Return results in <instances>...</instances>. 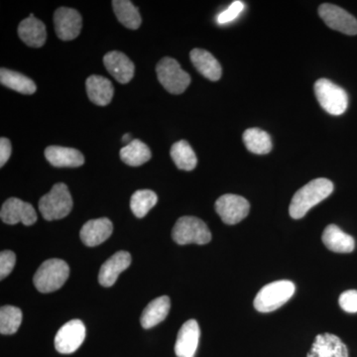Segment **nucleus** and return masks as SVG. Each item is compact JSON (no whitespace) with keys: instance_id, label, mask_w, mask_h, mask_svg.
I'll return each instance as SVG.
<instances>
[{"instance_id":"35","label":"nucleus","mask_w":357,"mask_h":357,"mask_svg":"<svg viewBox=\"0 0 357 357\" xmlns=\"http://www.w3.org/2000/svg\"><path fill=\"white\" fill-rule=\"evenodd\" d=\"M122 141H123V142H126L128 143V144H129V143L131 142V134H126V135L123 136V137H122Z\"/></svg>"},{"instance_id":"1","label":"nucleus","mask_w":357,"mask_h":357,"mask_svg":"<svg viewBox=\"0 0 357 357\" xmlns=\"http://www.w3.org/2000/svg\"><path fill=\"white\" fill-rule=\"evenodd\" d=\"M333 192L332 181L326 178H314L294 195L289 213L294 220H300L314 206L330 197Z\"/></svg>"},{"instance_id":"31","label":"nucleus","mask_w":357,"mask_h":357,"mask_svg":"<svg viewBox=\"0 0 357 357\" xmlns=\"http://www.w3.org/2000/svg\"><path fill=\"white\" fill-rule=\"evenodd\" d=\"M244 7H245V6H244L243 1L236 0V1L232 2L229 8L223 10L222 13L218 14L217 17L218 24H227V23L231 22V21L236 20L239 14L243 13Z\"/></svg>"},{"instance_id":"7","label":"nucleus","mask_w":357,"mask_h":357,"mask_svg":"<svg viewBox=\"0 0 357 357\" xmlns=\"http://www.w3.org/2000/svg\"><path fill=\"white\" fill-rule=\"evenodd\" d=\"M157 77L160 84L173 95L184 93L191 84V77L173 58H163L156 66Z\"/></svg>"},{"instance_id":"9","label":"nucleus","mask_w":357,"mask_h":357,"mask_svg":"<svg viewBox=\"0 0 357 357\" xmlns=\"http://www.w3.org/2000/svg\"><path fill=\"white\" fill-rule=\"evenodd\" d=\"M86 338V326L79 319H72L58 331L55 337V349L62 354L77 351Z\"/></svg>"},{"instance_id":"27","label":"nucleus","mask_w":357,"mask_h":357,"mask_svg":"<svg viewBox=\"0 0 357 357\" xmlns=\"http://www.w3.org/2000/svg\"><path fill=\"white\" fill-rule=\"evenodd\" d=\"M243 142L251 153L268 154L272 150V140L266 131L259 128L246 129L243 133Z\"/></svg>"},{"instance_id":"10","label":"nucleus","mask_w":357,"mask_h":357,"mask_svg":"<svg viewBox=\"0 0 357 357\" xmlns=\"http://www.w3.org/2000/svg\"><path fill=\"white\" fill-rule=\"evenodd\" d=\"M319 17L331 29L347 35L357 34V20L342 7L333 4H321L319 8Z\"/></svg>"},{"instance_id":"17","label":"nucleus","mask_w":357,"mask_h":357,"mask_svg":"<svg viewBox=\"0 0 357 357\" xmlns=\"http://www.w3.org/2000/svg\"><path fill=\"white\" fill-rule=\"evenodd\" d=\"M114 231V225L109 218H102L89 220L81 229V239L89 248L100 245L109 238Z\"/></svg>"},{"instance_id":"26","label":"nucleus","mask_w":357,"mask_h":357,"mask_svg":"<svg viewBox=\"0 0 357 357\" xmlns=\"http://www.w3.org/2000/svg\"><path fill=\"white\" fill-rule=\"evenodd\" d=\"M151 151L145 143L134 139L121 150V158L126 165L138 167L151 159Z\"/></svg>"},{"instance_id":"23","label":"nucleus","mask_w":357,"mask_h":357,"mask_svg":"<svg viewBox=\"0 0 357 357\" xmlns=\"http://www.w3.org/2000/svg\"><path fill=\"white\" fill-rule=\"evenodd\" d=\"M171 302L168 296H162L150 302L141 316L140 323L143 328H151L159 325L168 316Z\"/></svg>"},{"instance_id":"19","label":"nucleus","mask_w":357,"mask_h":357,"mask_svg":"<svg viewBox=\"0 0 357 357\" xmlns=\"http://www.w3.org/2000/svg\"><path fill=\"white\" fill-rule=\"evenodd\" d=\"M89 100L100 107L109 105L114 98V89L109 79L98 75L89 77L86 82Z\"/></svg>"},{"instance_id":"30","label":"nucleus","mask_w":357,"mask_h":357,"mask_svg":"<svg viewBox=\"0 0 357 357\" xmlns=\"http://www.w3.org/2000/svg\"><path fill=\"white\" fill-rule=\"evenodd\" d=\"M22 321V312L20 307L4 306L0 309V333L13 335L17 332Z\"/></svg>"},{"instance_id":"6","label":"nucleus","mask_w":357,"mask_h":357,"mask_svg":"<svg viewBox=\"0 0 357 357\" xmlns=\"http://www.w3.org/2000/svg\"><path fill=\"white\" fill-rule=\"evenodd\" d=\"M172 237L176 243L199 244L204 245L211 241V234L208 225L196 217L178 218L172 230Z\"/></svg>"},{"instance_id":"11","label":"nucleus","mask_w":357,"mask_h":357,"mask_svg":"<svg viewBox=\"0 0 357 357\" xmlns=\"http://www.w3.org/2000/svg\"><path fill=\"white\" fill-rule=\"evenodd\" d=\"M54 24L59 39L70 41L76 39L83 27L81 14L76 9L60 7L54 14Z\"/></svg>"},{"instance_id":"32","label":"nucleus","mask_w":357,"mask_h":357,"mask_svg":"<svg viewBox=\"0 0 357 357\" xmlns=\"http://www.w3.org/2000/svg\"><path fill=\"white\" fill-rule=\"evenodd\" d=\"M15 263L16 256L13 251H1V253H0V279L1 280H3L13 272Z\"/></svg>"},{"instance_id":"34","label":"nucleus","mask_w":357,"mask_h":357,"mask_svg":"<svg viewBox=\"0 0 357 357\" xmlns=\"http://www.w3.org/2000/svg\"><path fill=\"white\" fill-rule=\"evenodd\" d=\"M11 151H13V147H11L10 141L6 137H2L0 139V167L6 165L10 158Z\"/></svg>"},{"instance_id":"28","label":"nucleus","mask_w":357,"mask_h":357,"mask_svg":"<svg viewBox=\"0 0 357 357\" xmlns=\"http://www.w3.org/2000/svg\"><path fill=\"white\" fill-rule=\"evenodd\" d=\"M170 155L174 163L180 170H194L198 164L196 153L191 145L185 140L174 143L173 146L171 147Z\"/></svg>"},{"instance_id":"8","label":"nucleus","mask_w":357,"mask_h":357,"mask_svg":"<svg viewBox=\"0 0 357 357\" xmlns=\"http://www.w3.org/2000/svg\"><path fill=\"white\" fill-rule=\"evenodd\" d=\"M215 211L223 222L234 225L248 217L250 211V204L243 197L227 194L217 199Z\"/></svg>"},{"instance_id":"16","label":"nucleus","mask_w":357,"mask_h":357,"mask_svg":"<svg viewBox=\"0 0 357 357\" xmlns=\"http://www.w3.org/2000/svg\"><path fill=\"white\" fill-rule=\"evenodd\" d=\"M103 64L119 83L128 84L133 79L135 67L130 59L122 52H109L103 57Z\"/></svg>"},{"instance_id":"3","label":"nucleus","mask_w":357,"mask_h":357,"mask_svg":"<svg viewBox=\"0 0 357 357\" xmlns=\"http://www.w3.org/2000/svg\"><path fill=\"white\" fill-rule=\"evenodd\" d=\"M38 206L40 213L48 222L67 217L73 208V199L67 185H54L51 191L40 199Z\"/></svg>"},{"instance_id":"29","label":"nucleus","mask_w":357,"mask_h":357,"mask_svg":"<svg viewBox=\"0 0 357 357\" xmlns=\"http://www.w3.org/2000/svg\"><path fill=\"white\" fill-rule=\"evenodd\" d=\"M158 197L151 190H139L134 192L130 199V208L136 218H142L156 206Z\"/></svg>"},{"instance_id":"18","label":"nucleus","mask_w":357,"mask_h":357,"mask_svg":"<svg viewBox=\"0 0 357 357\" xmlns=\"http://www.w3.org/2000/svg\"><path fill=\"white\" fill-rule=\"evenodd\" d=\"M45 157L52 166L58 168H76L84 163V155L74 148L49 146L45 150Z\"/></svg>"},{"instance_id":"20","label":"nucleus","mask_w":357,"mask_h":357,"mask_svg":"<svg viewBox=\"0 0 357 357\" xmlns=\"http://www.w3.org/2000/svg\"><path fill=\"white\" fill-rule=\"evenodd\" d=\"M18 35L27 46L40 48L46 42V26L31 13L29 17L21 21L18 26Z\"/></svg>"},{"instance_id":"33","label":"nucleus","mask_w":357,"mask_h":357,"mask_svg":"<svg viewBox=\"0 0 357 357\" xmlns=\"http://www.w3.org/2000/svg\"><path fill=\"white\" fill-rule=\"evenodd\" d=\"M338 303L344 312L356 314L357 312V290L345 291L340 296Z\"/></svg>"},{"instance_id":"21","label":"nucleus","mask_w":357,"mask_h":357,"mask_svg":"<svg viewBox=\"0 0 357 357\" xmlns=\"http://www.w3.org/2000/svg\"><path fill=\"white\" fill-rule=\"evenodd\" d=\"M190 58L202 76L213 82H217L222 77V66L210 52L203 49H194L190 53Z\"/></svg>"},{"instance_id":"13","label":"nucleus","mask_w":357,"mask_h":357,"mask_svg":"<svg viewBox=\"0 0 357 357\" xmlns=\"http://www.w3.org/2000/svg\"><path fill=\"white\" fill-rule=\"evenodd\" d=\"M201 330L198 321L190 319L185 321L178 333L175 352L178 357H195L198 349Z\"/></svg>"},{"instance_id":"25","label":"nucleus","mask_w":357,"mask_h":357,"mask_svg":"<svg viewBox=\"0 0 357 357\" xmlns=\"http://www.w3.org/2000/svg\"><path fill=\"white\" fill-rule=\"evenodd\" d=\"M112 7L117 20L122 25L131 30H136L140 27L141 16L137 7L134 6L129 0H114Z\"/></svg>"},{"instance_id":"22","label":"nucleus","mask_w":357,"mask_h":357,"mask_svg":"<svg viewBox=\"0 0 357 357\" xmlns=\"http://www.w3.org/2000/svg\"><path fill=\"white\" fill-rule=\"evenodd\" d=\"M321 241L331 251L337 253H351L356 248L354 237L342 231L337 225H330L324 230Z\"/></svg>"},{"instance_id":"15","label":"nucleus","mask_w":357,"mask_h":357,"mask_svg":"<svg viewBox=\"0 0 357 357\" xmlns=\"http://www.w3.org/2000/svg\"><path fill=\"white\" fill-rule=\"evenodd\" d=\"M131 264V255L128 251H119L103 263L98 274V282L103 287H112L119 275Z\"/></svg>"},{"instance_id":"12","label":"nucleus","mask_w":357,"mask_h":357,"mask_svg":"<svg viewBox=\"0 0 357 357\" xmlns=\"http://www.w3.org/2000/svg\"><path fill=\"white\" fill-rule=\"evenodd\" d=\"M0 217L7 225L21 222L29 227L37 222L36 211L32 204L17 198L8 199L2 204Z\"/></svg>"},{"instance_id":"4","label":"nucleus","mask_w":357,"mask_h":357,"mask_svg":"<svg viewBox=\"0 0 357 357\" xmlns=\"http://www.w3.org/2000/svg\"><path fill=\"white\" fill-rule=\"evenodd\" d=\"M295 291L293 282H272L258 292L253 304L258 312H271L285 305L293 297Z\"/></svg>"},{"instance_id":"24","label":"nucleus","mask_w":357,"mask_h":357,"mask_svg":"<svg viewBox=\"0 0 357 357\" xmlns=\"http://www.w3.org/2000/svg\"><path fill=\"white\" fill-rule=\"evenodd\" d=\"M0 83L23 95H33L37 89L36 84L31 79L6 68L0 70Z\"/></svg>"},{"instance_id":"2","label":"nucleus","mask_w":357,"mask_h":357,"mask_svg":"<svg viewBox=\"0 0 357 357\" xmlns=\"http://www.w3.org/2000/svg\"><path fill=\"white\" fill-rule=\"evenodd\" d=\"M70 268L62 259L52 258L42 263L34 275V285L41 293H52L59 290L69 278Z\"/></svg>"},{"instance_id":"14","label":"nucleus","mask_w":357,"mask_h":357,"mask_svg":"<svg viewBox=\"0 0 357 357\" xmlns=\"http://www.w3.org/2000/svg\"><path fill=\"white\" fill-rule=\"evenodd\" d=\"M307 357H349L347 345L333 333L317 335Z\"/></svg>"},{"instance_id":"5","label":"nucleus","mask_w":357,"mask_h":357,"mask_svg":"<svg viewBox=\"0 0 357 357\" xmlns=\"http://www.w3.org/2000/svg\"><path fill=\"white\" fill-rule=\"evenodd\" d=\"M317 100L328 114L342 115L349 107V96L344 89L328 79H319L314 83Z\"/></svg>"}]
</instances>
